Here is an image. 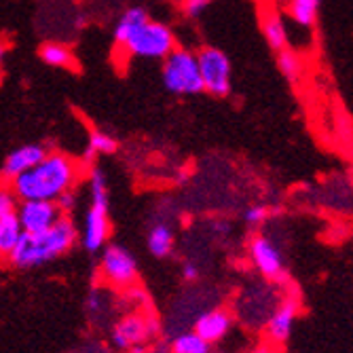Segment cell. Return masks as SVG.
Returning <instances> with one entry per match:
<instances>
[{
    "label": "cell",
    "mask_w": 353,
    "mask_h": 353,
    "mask_svg": "<svg viewBox=\"0 0 353 353\" xmlns=\"http://www.w3.org/2000/svg\"><path fill=\"white\" fill-rule=\"evenodd\" d=\"M81 176H83V163H79L74 157L66 152L53 150L45 154V159L37 168L17 176L9 184L19 201H28V199L57 201L63 192L74 190Z\"/></svg>",
    "instance_id": "6da1fadb"
},
{
    "label": "cell",
    "mask_w": 353,
    "mask_h": 353,
    "mask_svg": "<svg viewBox=\"0 0 353 353\" xmlns=\"http://www.w3.org/2000/svg\"><path fill=\"white\" fill-rule=\"evenodd\" d=\"M79 239V231L68 216H61L43 233H23L17 248L9 256L15 269H34L66 256Z\"/></svg>",
    "instance_id": "7a4b0ae2"
},
{
    "label": "cell",
    "mask_w": 353,
    "mask_h": 353,
    "mask_svg": "<svg viewBox=\"0 0 353 353\" xmlns=\"http://www.w3.org/2000/svg\"><path fill=\"white\" fill-rule=\"evenodd\" d=\"M161 79L174 95H199L203 93V81L199 72L197 51L176 47L165 59H161Z\"/></svg>",
    "instance_id": "3957f363"
},
{
    "label": "cell",
    "mask_w": 353,
    "mask_h": 353,
    "mask_svg": "<svg viewBox=\"0 0 353 353\" xmlns=\"http://www.w3.org/2000/svg\"><path fill=\"white\" fill-rule=\"evenodd\" d=\"M178 47L174 30L163 23L148 19L136 34L121 47V53L136 59H165Z\"/></svg>",
    "instance_id": "277c9868"
},
{
    "label": "cell",
    "mask_w": 353,
    "mask_h": 353,
    "mask_svg": "<svg viewBox=\"0 0 353 353\" xmlns=\"http://www.w3.org/2000/svg\"><path fill=\"white\" fill-rule=\"evenodd\" d=\"M248 259L254 271L271 283H283L288 279V265L281 245L269 233H254L248 241Z\"/></svg>",
    "instance_id": "5b68a950"
},
{
    "label": "cell",
    "mask_w": 353,
    "mask_h": 353,
    "mask_svg": "<svg viewBox=\"0 0 353 353\" xmlns=\"http://www.w3.org/2000/svg\"><path fill=\"white\" fill-rule=\"evenodd\" d=\"M98 271L102 281L114 290H134L138 283V261L130 250L119 243H108L102 250Z\"/></svg>",
    "instance_id": "8992f818"
},
{
    "label": "cell",
    "mask_w": 353,
    "mask_h": 353,
    "mask_svg": "<svg viewBox=\"0 0 353 353\" xmlns=\"http://www.w3.org/2000/svg\"><path fill=\"white\" fill-rule=\"evenodd\" d=\"M203 91L214 98H227L233 89V66L227 53L218 47H201L197 51Z\"/></svg>",
    "instance_id": "52a82bcc"
},
{
    "label": "cell",
    "mask_w": 353,
    "mask_h": 353,
    "mask_svg": "<svg viewBox=\"0 0 353 353\" xmlns=\"http://www.w3.org/2000/svg\"><path fill=\"white\" fill-rule=\"evenodd\" d=\"M157 336V322L154 317L134 311L121 317L112 328V341L123 351H142L152 339Z\"/></svg>",
    "instance_id": "ba28073f"
},
{
    "label": "cell",
    "mask_w": 353,
    "mask_h": 353,
    "mask_svg": "<svg viewBox=\"0 0 353 353\" xmlns=\"http://www.w3.org/2000/svg\"><path fill=\"white\" fill-rule=\"evenodd\" d=\"M110 233H112V222H110L108 205L91 203L83 220V233H81L83 248L91 254L104 250L108 245Z\"/></svg>",
    "instance_id": "9c48e42d"
},
{
    "label": "cell",
    "mask_w": 353,
    "mask_h": 353,
    "mask_svg": "<svg viewBox=\"0 0 353 353\" xmlns=\"http://www.w3.org/2000/svg\"><path fill=\"white\" fill-rule=\"evenodd\" d=\"M23 233H43L51 229L53 224L63 216L57 201H45V199H28L19 201L15 210Z\"/></svg>",
    "instance_id": "30bf717a"
},
{
    "label": "cell",
    "mask_w": 353,
    "mask_h": 353,
    "mask_svg": "<svg viewBox=\"0 0 353 353\" xmlns=\"http://www.w3.org/2000/svg\"><path fill=\"white\" fill-rule=\"evenodd\" d=\"M299 313H301V305L296 299H283L279 305H275L265 324V332L271 345L281 347L292 339L299 322Z\"/></svg>",
    "instance_id": "8fae6325"
},
{
    "label": "cell",
    "mask_w": 353,
    "mask_h": 353,
    "mask_svg": "<svg viewBox=\"0 0 353 353\" xmlns=\"http://www.w3.org/2000/svg\"><path fill=\"white\" fill-rule=\"evenodd\" d=\"M47 152L49 150L43 144H23V146H17L15 150H11L7 154L5 163H3V170H0V180L11 182L17 176L30 172L32 168H37L43 161Z\"/></svg>",
    "instance_id": "7c38bea8"
},
{
    "label": "cell",
    "mask_w": 353,
    "mask_h": 353,
    "mask_svg": "<svg viewBox=\"0 0 353 353\" xmlns=\"http://www.w3.org/2000/svg\"><path fill=\"white\" fill-rule=\"evenodd\" d=\"M233 324H235V317L229 309L224 307H216V309H210V311H203L197 322H195V330L203 341H208L210 345L214 343H220L229 336V332L233 330Z\"/></svg>",
    "instance_id": "4fadbf2b"
},
{
    "label": "cell",
    "mask_w": 353,
    "mask_h": 353,
    "mask_svg": "<svg viewBox=\"0 0 353 353\" xmlns=\"http://www.w3.org/2000/svg\"><path fill=\"white\" fill-rule=\"evenodd\" d=\"M150 19L148 11L144 7H130V9H125L114 26V47L121 49L127 41H130L136 32Z\"/></svg>",
    "instance_id": "5bb4252c"
},
{
    "label": "cell",
    "mask_w": 353,
    "mask_h": 353,
    "mask_svg": "<svg viewBox=\"0 0 353 353\" xmlns=\"http://www.w3.org/2000/svg\"><path fill=\"white\" fill-rule=\"evenodd\" d=\"M261 28H263V37H265V43L271 51L279 53L283 49L290 47V37H288V26L283 21V17L277 13V11H267L263 15V21H261Z\"/></svg>",
    "instance_id": "9a60e30c"
},
{
    "label": "cell",
    "mask_w": 353,
    "mask_h": 353,
    "mask_svg": "<svg viewBox=\"0 0 353 353\" xmlns=\"http://www.w3.org/2000/svg\"><path fill=\"white\" fill-rule=\"evenodd\" d=\"M146 245H148V252L154 256V259H168V256L174 252V245H176V235H174L172 224H168L163 220L154 222L148 229Z\"/></svg>",
    "instance_id": "2e32d148"
},
{
    "label": "cell",
    "mask_w": 353,
    "mask_h": 353,
    "mask_svg": "<svg viewBox=\"0 0 353 353\" xmlns=\"http://www.w3.org/2000/svg\"><path fill=\"white\" fill-rule=\"evenodd\" d=\"M322 0H285V15L299 28H313L319 15Z\"/></svg>",
    "instance_id": "e0dca14e"
},
{
    "label": "cell",
    "mask_w": 353,
    "mask_h": 353,
    "mask_svg": "<svg viewBox=\"0 0 353 353\" xmlns=\"http://www.w3.org/2000/svg\"><path fill=\"white\" fill-rule=\"evenodd\" d=\"M119 148V142L112 134L104 132V130H91L89 132V140H87V150L83 157V165H93V161L102 154H114Z\"/></svg>",
    "instance_id": "ac0fdd59"
},
{
    "label": "cell",
    "mask_w": 353,
    "mask_h": 353,
    "mask_svg": "<svg viewBox=\"0 0 353 353\" xmlns=\"http://www.w3.org/2000/svg\"><path fill=\"white\" fill-rule=\"evenodd\" d=\"M39 57L51 68H61V70H74L77 68V57L70 47L61 43H45L39 49Z\"/></svg>",
    "instance_id": "d6986e66"
},
{
    "label": "cell",
    "mask_w": 353,
    "mask_h": 353,
    "mask_svg": "<svg viewBox=\"0 0 353 353\" xmlns=\"http://www.w3.org/2000/svg\"><path fill=\"white\" fill-rule=\"evenodd\" d=\"M21 235H23V229H21L17 214H9L5 218H0V259L9 261V256L17 248Z\"/></svg>",
    "instance_id": "ffe728a7"
},
{
    "label": "cell",
    "mask_w": 353,
    "mask_h": 353,
    "mask_svg": "<svg viewBox=\"0 0 353 353\" xmlns=\"http://www.w3.org/2000/svg\"><path fill=\"white\" fill-rule=\"evenodd\" d=\"M275 63H277V70L279 74L288 81V83H301L303 72H305V63L301 59V55L296 51H292L290 47L275 53Z\"/></svg>",
    "instance_id": "44dd1931"
},
{
    "label": "cell",
    "mask_w": 353,
    "mask_h": 353,
    "mask_svg": "<svg viewBox=\"0 0 353 353\" xmlns=\"http://www.w3.org/2000/svg\"><path fill=\"white\" fill-rule=\"evenodd\" d=\"M212 345L203 341L195 330H186L174 336L172 341V353H210Z\"/></svg>",
    "instance_id": "7402d4cb"
},
{
    "label": "cell",
    "mask_w": 353,
    "mask_h": 353,
    "mask_svg": "<svg viewBox=\"0 0 353 353\" xmlns=\"http://www.w3.org/2000/svg\"><path fill=\"white\" fill-rule=\"evenodd\" d=\"M87 186H89V199H91V203H104V205L110 203L108 182H106V176H104V172L100 168H95V165L89 168Z\"/></svg>",
    "instance_id": "603a6c76"
},
{
    "label": "cell",
    "mask_w": 353,
    "mask_h": 353,
    "mask_svg": "<svg viewBox=\"0 0 353 353\" xmlns=\"http://www.w3.org/2000/svg\"><path fill=\"white\" fill-rule=\"evenodd\" d=\"M269 216H271V210H269V205H265V203H252V205H248L245 210H243V214H241V218H243V222H245V227H250V229H261L263 224L269 220Z\"/></svg>",
    "instance_id": "cb8c5ba5"
},
{
    "label": "cell",
    "mask_w": 353,
    "mask_h": 353,
    "mask_svg": "<svg viewBox=\"0 0 353 353\" xmlns=\"http://www.w3.org/2000/svg\"><path fill=\"white\" fill-rule=\"evenodd\" d=\"M17 203H19V199L13 192L11 184L5 182V180H0V218H5L9 214H15Z\"/></svg>",
    "instance_id": "d4e9b609"
},
{
    "label": "cell",
    "mask_w": 353,
    "mask_h": 353,
    "mask_svg": "<svg viewBox=\"0 0 353 353\" xmlns=\"http://www.w3.org/2000/svg\"><path fill=\"white\" fill-rule=\"evenodd\" d=\"M212 5V0H180V11L184 17H190V19H195V17H201Z\"/></svg>",
    "instance_id": "484cf974"
},
{
    "label": "cell",
    "mask_w": 353,
    "mask_h": 353,
    "mask_svg": "<svg viewBox=\"0 0 353 353\" xmlns=\"http://www.w3.org/2000/svg\"><path fill=\"white\" fill-rule=\"evenodd\" d=\"M199 277H201V269H199L195 263L186 261V263L182 265V279H184V281L195 283V281H199Z\"/></svg>",
    "instance_id": "4316f807"
},
{
    "label": "cell",
    "mask_w": 353,
    "mask_h": 353,
    "mask_svg": "<svg viewBox=\"0 0 353 353\" xmlns=\"http://www.w3.org/2000/svg\"><path fill=\"white\" fill-rule=\"evenodd\" d=\"M57 205H59V210L63 212V216H66L70 210H74V205H77V192L74 190H68V192H63V195L57 199Z\"/></svg>",
    "instance_id": "83f0119b"
},
{
    "label": "cell",
    "mask_w": 353,
    "mask_h": 353,
    "mask_svg": "<svg viewBox=\"0 0 353 353\" xmlns=\"http://www.w3.org/2000/svg\"><path fill=\"white\" fill-rule=\"evenodd\" d=\"M7 51H9L7 43H5V41H0V66H3V61H5V57H7Z\"/></svg>",
    "instance_id": "f1b7e54d"
},
{
    "label": "cell",
    "mask_w": 353,
    "mask_h": 353,
    "mask_svg": "<svg viewBox=\"0 0 353 353\" xmlns=\"http://www.w3.org/2000/svg\"><path fill=\"white\" fill-rule=\"evenodd\" d=\"M273 347H275V345H271V349H269L267 345H263V347H259V349H256L254 353H273Z\"/></svg>",
    "instance_id": "f546056e"
},
{
    "label": "cell",
    "mask_w": 353,
    "mask_h": 353,
    "mask_svg": "<svg viewBox=\"0 0 353 353\" xmlns=\"http://www.w3.org/2000/svg\"><path fill=\"white\" fill-rule=\"evenodd\" d=\"M0 83H3V72H0Z\"/></svg>",
    "instance_id": "4dcf8cb0"
}]
</instances>
